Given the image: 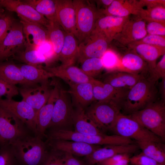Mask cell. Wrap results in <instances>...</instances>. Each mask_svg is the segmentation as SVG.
<instances>
[{"instance_id": "1", "label": "cell", "mask_w": 165, "mask_h": 165, "mask_svg": "<svg viewBox=\"0 0 165 165\" xmlns=\"http://www.w3.org/2000/svg\"><path fill=\"white\" fill-rule=\"evenodd\" d=\"M156 83L146 77H142L127 91L121 101V109L130 115L156 101Z\"/></svg>"}, {"instance_id": "2", "label": "cell", "mask_w": 165, "mask_h": 165, "mask_svg": "<svg viewBox=\"0 0 165 165\" xmlns=\"http://www.w3.org/2000/svg\"><path fill=\"white\" fill-rule=\"evenodd\" d=\"M143 127L160 138L165 139V101H155L130 115Z\"/></svg>"}, {"instance_id": "3", "label": "cell", "mask_w": 165, "mask_h": 165, "mask_svg": "<svg viewBox=\"0 0 165 165\" xmlns=\"http://www.w3.org/2000/svg\"><path fill=\"white\" fill-rule=\"evenodd\" d=\"M10 144L14 156L25 165L42 164L48 155L45 144L38 137L25 136Z\"/></svg>"}, {"instance_id": "4", "label": "cell", "mask_w": 165, "mask_h": 165, "mask_svg": "<svg viewBox=\"0 0 165 165\" xmlns=\"http://www.w3.org/2000/svg\"><path fill=\"white\" fill-rule=\"evenodd\" d=\"M72 1L76 13L75 37L79 44L94 30L96 21L102 15L93 1Z\"/></svg>"}, {"instance_id": "5", "label": "cell", "mask_w": 165, "mask_h": 165, "mask_svg": "<svg viewBox=\"0 0 165 165\" xmlns=\"http://www.w3.org/2000/svg\"><path fill=\"white\" fill-rule=\"evenodd\" d=\"M49 138L52 140L76 141L99 145H125L134 143L130 139L117 134L88 135L65 129H53L50 132Z\"/></svg>"}, {"instance_id": "6", "label": "cell", "mask_w": 165, "mask_h": 165, "mask_svg": "<svg viewBox=\"0 0 165 165\" xmlns=\"http://www.w3.org/2000/svg\"><path fill=\"white\" fill-rule=\"evenodd\" d=\"M120 104L113 101H94L85 109L87 116L101 131L111 130L121 113Z\"/></svg>"}, {"instance_id": "7", "label": "cell", "mask_w": 165, "mask_h": 165, "mask_svg": "<svg viewBox=\"0 0 165 165\" xmlns=\"http://www.w3.org/2000/svg\"><path fill=\"white\" fill-rule=\"evenodd\" d=\"M111 130L117 135L134 139L136 141L163 142L160 138L143 127L130 115L121 113L117 116Z\"/></svg>"}, {"instance_id": "8", "label": "cell", "mask_w": 165, "mask_h": 165, "mask_svg": "<svg viewBox=\"0 0 165 165\" xmlns=\"http://www.w3.org/2000/svg\"><path fill=\"white\" fill-rule=\"evenodd\" d=\"M74 109L68 91L60 87L54 106L52 120L48 127L67 129L73 124Z\"/></svg>"}, {"instance_id": "9", "label": "cell", "mask_w": 165, "mask_h": 165, "mask_svg": "<svg viewBox=\"0 0 165 165\" xmlns=\"http://www.w3.org/2000/svg\"><path fill=\"white\" fill-rule=\"evenodd\" d=\"M111 42L102 33L94 30L79 44L77 60L80 63L87 59L101 58Z\"/></svg>"}, {"instance_id": "10", "label": "cell", "mask_w": 165, "mask_h": 165, "mask_svg": "<svg viewBox=\"0 0 165 165\" xmlns=\"http://www.w3.org/2000/svg\"><path fill=\"white\" fill-rule=\"evenodd\" d=\"M49 80L30 85L22 86L18 88L22 100L28 104L37 114L39 109L46 103L52 88Z\"/></svg>"}, {"instance_id": "11", "label": "cell", "mask_w": 165, "mask_h": 165, "mask_svg": "<svg viewBox=\"0 0 165 165\" xmlns=\"http://www.w3.org/2000/svg\"><path fill=\"white\" fill-rule=\"evenodd\" d=\"M0 107L14 115L37 134L36 113L26 102L23 100L18 101L12 99L0 98Z\"/></svg>"}, {"instance_id": "12", "label": "cell", "mask_w": 165, "mask_h": 165, "mask_svg": "<svg viewBox=\"0 0 165 165\" xmlns=\"http://www.w3.org/2000/svg\"><path fill=\"white\" fill-rule=\"evenodd\" d=\"M22 25L16 20L0 45V60L13 56L26 45Z\"/></svg>"}, {"instance_id": "13", "label": "cell", "mask_w": 165, "mask_h": 165, "mask_svg": "<svg viewBox=\"0 0 165 165\" xmlns=\"http://www.w3.org/2000/svg\"><path fill=\"white\" fill-rule=\"evenodd\" d=\"M24 123L0 107V142L9 144L25 136Z\"/></svg>"}, {"instance_id": "14", "label": "cell", "mask_w": 165, "mask_h": 165, "mask_svg": "<svg viewBox=\"0 0 165 165\" xmlns=\"http://www.w3.org/2000/svg\"><path fill=\"white\" fill-rule=\"evenodd\" d=\"M126 23L114 40L123 45L127 46L138 41L147 35L146 22L138 15H133Z\"/></svg>"}, {"instance_id": "15", "label": "cell", "mask_w": 165, "mask_h": 165, "mask_svg": "<svg viewBox=\"0 0 165 165\" xmlns=\"http://www.w3.org/2000/svg\"><path fill=\"white\" fill-rule=\"evenodd\" d=\"M0 6L17 16L30 21L39 24L47 28L50 21L37 11L24 0H0Z\"/></svg>"}, {"instance_id": "16", "label": "cell", "mask_w": 165, "mask_h": 165, "mask_svg": "<svg viewBox=\"0 0 165 165\" xmlns=\"http://www.w3.org/2000/svg\"><path fill=\"white\" fill-rule=\"evenodd\" d=\"M57 22L66 32L75 37L76 13L72 0H54Z\"/></svg>"}, {"instance_id": "17", "label": "cell", "mask_w": 165, "mask_h": 165, "mask_svg": "<svg viewBox=\"0 0 165 165\" xmlns=\"http://www.w3.org/2000/svg\"><path fill=\"white\" fill-rule=\"evenodd\" d=\"M139 147L137 144L132 143L120 145H107L100 147L85 157L87 165H94L115 155L134 152Z\"/></svg>"}, {"instance_id": "18", "label": "cell", "mask_w": 165, "mask_h": 165, "mask_svg": "<svg viewBox=\"0 0 165 165\" xmlns=\"http://www.w3.org/2000/svg\"><path fill=\"white\" fill-rule=\"evenodd\" d=\"M23 27L27 46L34 48L40 46L48 42L47 28L37 23L30 21L18 16Z\"/></svg>"}, {"instance_id": "19", "label": "cell", "mask_w": 165, "mask_h": 165, "mask_svg": "<svg viewBox=\"0 0 165 165\" xmlns=\"http://www.w3.org/2000/svg\"><path fill=\"white\" fill-rule=\"evenodd\" d=\"M53 88L46 103L39 109L36 114L37 134H44L51 122L54 106L58 97L60 86L55 81L52 82Z\"/></svg>"}, {"instance_id": "20", "label": "cell", "mask_w": 165, "mask_h": 165, "mask_svg": "<svg viewBox=\"0 0 165 165\" xmlns=\"http://www.w3.org/2000/svg\"><path fill=\"white\" fill-rule=\"evenodd\" d=\"M130 17V16L121 17L101 16L96 21L94 30L102 33L111 42L120 32Z\"/></svg>"}, {"instance_id": "21", "label": "cell", "mask_w": 165, "mask_h": 165, "mask_svg": "<svg viewBox=\"0 0 165 165\" xmlns=\"http://www.w3.org/2000/svg\"><path fill=\"white\" fill-rule=\"evenodd\" d=\"M44 68L52 74L53 77H57L62 79L69 85L91 82L93 79L87 76L80 68L74 65H61L56 67Z\"/></svg>"}, {"instance_id": "22", "label": "cell", "mask_w": 165, "mask_h": 165, "mask_svg": "<svg viewBox=\"0 0 165 165\" xmlns=\"http://www.w3.org/2000/svg\"><path fill=\"white\" fill-rule=\"evenodd\" d=\"M69 86L68 91L70 96L74 108L85 109L95 101L91 82L71 84Z\"/></svg>"}, {"instance_id": "23", "label": "cell", "mask_w": 165, "mask_h": 165, "mask_svg": "<svg viewBox=\"0 0 165 165\" xmlns=\"http://www.w3.org/2000/svg\"><path fill=\"white\" fill-rule=\"evenodd\" d=\"M129 50H130L119 55L120 63L117 71L147 76L149 71L147 63L137 54Z\"/></svg>"}, {"instance_id": "24", "label": "cell", "mask_w": 165, "mask_h": 165, "mask_svg": "<svg viewBox=\"0 0 165 165\" xmlns=\"http://www.w3.org/2000/svg\"><path fill=\"white\" fill-rule=\"evenodd\" d=\"M94 100L97 101H113L121 103L128 90L114 88L109 84L93 78L91 81Z\"/></svg>"}, {"instance_id": "25", "label": "cell", "mask_w": 165, "mask_h": 165, "mask_svg": "<svg viewBox=\"0 0 165 165\" xmlns=\"http://www.w3.org/2000/svg\"><path fill=\"white\" fill-rule=\"evenodd\" d=\"M53 149L79 156H88L101 147L99 145H91L84 142L61 140H52Z\"/></svg>"}, {"instance_id": "26", "label": "cell", "mask_w": 165, "mask_h": 165, "mask_svg": "<svg viewBox=\"0 0 165 165\" xmlns=\"http://www.w3.org/2000/svg\"><path fill=\"white\" fill-rule=\"evenodd\" d=\"M141 9L138 5L137 0H113L106 9L98 10L102 16L124 17L131 15H137L138 11Z\"/></svg>"}, {"instance_id": "27", "label": "cell", "mask_w": 165, "mask_h": 165, "mask_svg": "<svg viewBox=\"0 0 165 165\" xmlns=\"http://www.w3.org/2000/svg\"><path fill=\"white\" fill-rule=\"evenodd\" d=\"M103 82L116 89L128 90L144 76L120 71L107 72Z\"/></svg>"}, {"instance_id": "28", "label": "cell", "mask_w": 165, "mask_h": 165, "mask_svg": "<svg viewBox=\"0 0 165 165\" xmlns=\"http://www.w3.org/2000/svg\"><path fill=\"white\" fill-rule=\"evenodd\" d=\"M127 46L129 49L140 56L147 63L149 71L155 66L157 59L165 54V48L145 44H130Z\"/></svg>"}, {"instance_id": "29", "label": "cell", "mask_w": 165, "mask_h": 165, "mask_svg": "<svg viewBox=\"0 0 165 165\" xmlns=\"http://www.w3.org/2000/svg\"><path fill=\"white\" fill-rule=\"evenodd\" d=\"M73 125L75 131L88 135H100L104 134L99 129L86 115L85 109L74 108Z\"/></svg>"}, {"instance_id": "30", "label": "cell", "mask_w": 165, "mask_h": 165, "mask_svg": "<svg viewBox=\"0 0 165 165\" xmlns=\"http://www.w3.org/2000/svg\"><path fill=\"white\" fill-rule=\"evenodd\" d=\"M78 46V41L74 35L65 32L64 44L58 58L61 65H74L77 60Z\"/></svg>"}, {"instance_id": "31", "label": "cell", "mask_w": 165, "mask_h": 165, "mask_svg": "<svg viewBox=\"0 0 165 165\" xmlns=\"http://www.w3.org/2000/svg\"><path fill=\"white\" fill-rule=\"evenodd\" d=\"M0 79L15 85L17 84L22 86L35 84L25 80L18 66L10 62L0 64Z\"/></svg>"}, {"instance_id": "32", "label": "cell", "mask_w": 165, "mask_h": 165, "mask_svg": "<svg viewBox=\"0 0 165 165\" xmlns=\"http://www.w3.org/2000/svg\"><path fill=\"white\" fill-rule=\"evenodd\" d=\"M136 142L144 154L158 164L165 165V145L163 142L142 141Z\"/></svg>"}, {"instance_id": "33", "label": "cell", "mask_w": 165, "mask_h": 165, "mask_svg": "<svg viewBox=\"0 0 165 165\" xmlns=\"http://www.w3.org/2000/svg\"><path fill=\"white\" fill-rule=\"evenodd\" d=\"M17 65L24 79L33 83H41L53 77L52 74L42 65L35 66L25 64Z\"/></svg>"}, {"instance_id": "34", "label": "cell", "mask_w": 165, "mask_h": 165, "mask_svg": "<svg viewBox=\"0 0 165 165\" xmlns=\"http://www.w3.org/2000/svg\"><path fill=\"white\" fill-rule=\"evenodd\" d=\"M24 50H21L13 56L14 58L25 64L39 66L44 63L48 64V61L46 56L37 49L26 46Z\"/></svg>"}, {"instance_id": "35", "label": "cell", "mask_w": 165, "mask_h": 165, "mask_svg": "<svg viewBox=\"0 0 165 165\" xmlns=\"http://www.w3.org/2000/svg\"><path fill=\"white\" fill-rule=\"evenodd\" d=\"M46 28L48 41L51 43L55 57L58 59L64 44L65 31L57 22L50 21Z\"/></svg>"}, {"instance_id": "36", "label": "cell", "mask_w": 165, "mask_h": 165, "mask_svg": "<svg viewBox=\"0 0 165 165\" xmlns=\"http://www.w3.org/2000/svg\"><path fill=\"white\" fill-rule=\"evenodd\" d=\"M24 1L49 21L57 22L54 0Z\"/></svg>"}, {"instance_id": "37", "label": "cell", "mask_w": 165, "mask_h": 165, "mask_svg": "<svg viewBox=\"0 0 165 165\" xmlns=\"http://www.w3.org/2000/svg\"><path fill=\"white\" fill-rule=\"evenodd\" d=\"M148 22H156L165 24V5H160L140 10L138 15Z\"/></svg>"}, {"instance_id": "38", "label": "cell", "mask_w": 165, "mask_h": 165, "mask_svg": "<svg viewBox=\"0 0 165 165\" xmlns=\"http://www.w3.org/2000/svg\"><path fill=\"white\" fill-rule=\"evenodd\" d=\"M80 68L87 76L95 79L104 69L100 58H92L85 60L81 63Z\"/></svg>"}, {"instance_id": "39", "label": "cell", "mask_w": 165, "mask_h": 165, "mask_svg": "<svg viewBox=\"0 0 165 165\" xmlns=\"http://www.w3.org/2000/svg\"><path fill=\"white\" fill-rule=\"evenodd\" d=\"M101 58L107 72L117 71L120 63V56L116 52L108 50Z\"/></svg>"}, {"instance_id": "40", "label": "cell", "mask_w": 165, "mask_h": 165, "mask_svg": "<svg viewBox=\"0 0 165 165\" xmlns=\"http://www.w3.org/2000/svg\"><path fill=\"white\" fill-rule=\"evenodd\" d=\"M146 77L150 81L156 83L159 79L165 77V54L155 66L149 71Z\"/></svg>"}, {"instance_id": "41", "label": "cell", "mask_w": 165, "mask_h": 165, "mask_svg": "<svg viewBox=\"0 0 165 165\" xmlns=\"http://www.w3.org/2000/svg\"><path fill=\"white\" fill-rule=\"evenodd\" d=\"M42 165H67L66 153L53 149L48 154Z\"/></svg>"}, {"instance_id": "42", "label": "cell", "mask_w": 165, "mask_h": 165, "mask_svg": "<svg viewBox=\"0 0 165 165\" xmlns=\"http://www.w3.org/2000/svg\"><path fill=\"white\" fill-rule=\"evenodd\" d=\"M15 20L10 14L2 13L0 16V45Z\"/></svg>"}, {"instance_id": "43", "label": "cell", "mask_w": 165, "mask_h": 165, "mask_svg": "<svg viewBox=\"0 0 165 165\" xmlns=\"http://www.w3.org/2000/svg\"><path fill=\"white\" fill-rule=\"evenodd\" d=\"M139 44H145L165 48V36L147 34L143 38L129 45Z\"/></svg>"}, {"instance_id": "44", "label": "cell", "mask_w": 165, "mask_h": 165, "mask_svg": "<svg viewBox=\"0 0 165 165\" xmlns=\"http://www.w3.org/2000/svg\"><path fill=\"white\" fill-rule=\"evenodd\" d=\"M18 88L16 85L9 83L0 79V98L3 96L11 99L19 94Z\"/></svg>"}, {"instance_id": "45", "label": "cell", "mask_w": 165, "mask_h": 165, "mask_svg": "<svg viewBox=\"0 0 165 165\" xmlns=\"http://www.w3.org/2000/svg\"><path fill=\"white\" fill-rule=\"evenodd\" d=\"M129 154H121L115 155L98 163L97 165H128Z\"/></svg>"}, {"instance_id": "46", "label": "cell", "mask_w": 165, "mask_h": 165, "mask_svg": "<svg viewBox=\"0 0 165 165\" xmlns=\"http://www.w3.org/2000/svg\"><path fill=\"white\" fill-rule=\"evenodd\" d=\"M146 30L148 35L165 36V24L156 22H148Z\"/></svg>"}, {"instance_id": "47", "label": "cell", "mask_w": 165, "mask_h": 165, "mask_svg": "<svg viewBox=\"0 0 165 165\" xmlns=\"http://www.w3.org/2000/svg\"><path fill=\"white\" fill-rule=\"evenodd\" d=\"M130 162L133 165H157L159 164L142 152L130 157Z\"/></svg>"}, {"instance_id": "48", "label": "cell", "mask_w": 165, "mask_h": 165, "mask_svg": "<svg viewBox=\"0 0 165 165\" xmlns=\"http://www.w3.org/2000/svg\"><path fill=\"white\" fill-rule=\"evenodd\" d=\"M14 155L7 150L0 151V165H14Z\"/></svg>"}, {"instance_id": "49", "label": "cell", "mask_w": 165, "mask_h": 165, "mask_svg": "<svg viewBox=\"0 0 165 165\" xmlns=\"http://www.w3.org/2000/svg\"><path fill=\"white\" fill-rule=\"evenodd\" d=\"M138 3L141 8L146 6L147 8H151L160 5H165V0H139Z\"/></svg>"}, {"instance_id": "50", "label": "cell", "mask_w": 165, "mask_h": 165, "mask_svg": "<svg viewBox=\"0 0 165 165\" xmlns=\"http://www.w3.org/2000/svg\"><path fill=\"white\" fill-rule=\"evenodd\" d=\"M113 0H99L94 1L98 10L104 9L109 6Z\"/></svg>"}, {"instance_id": "51", "label": "cell", "mask_w": 165, "mask_h": 165, "mask_svg": "<svg viewBox=\"0 0 165 165\" xmlns=\"http://www.w3.org/2000/svg\"><path fill=\"white\" fill-rule=\"evenodd\" d=\"M66 156L67 165H84L72 154L66 153Z\"/></svg>"}, {"instance_id": "52", "label": "cell", "mask_w": 165, "mask_h": 165, "mask_svg": "<svg viewBox=\"0 0 165 165\" xmlns=\"http://www.w3.org/2000/svg\"><path fill=\"white\" fill-rule=\"evenodd\" d=\"M162 80L160 84L159 93L162 100L165 101V77L161 79Z\"/></svg>"}, {"instance_id": "53", "label": "cell", "mask_w": 165, "mask_h": 165, "mask_svg": "<svg viewBox=\"0 0 165 165\" xmlns=\"http://www.w3.org/2000/svg\"><path fill=\"white\" fill-rule=\"evenodd\" d=\"M3 13V11L2 10L0 11V16L1 15V14Z\"/></svg>"}, {"instance_id": "54", "label": "cell", "mask_w": 165, "mask_h": 165, "mask_svg": "<svg viewBox=\"0 0 165 165\" xmlns=\"http://www.w3.org/2000/svg\"><path fill=\"white\" fill-rule=\"evenodd\" d=\"M162 165L159 164H158V165Z\"/></svg>"}, {"instance_id": "55", "label": "cell", "mask_w": 165, "mask_h": 165, "mask_svg": "<svg viewBox=\"0 0 165 165\" xmlns=\"http://www.w3.org/2000/svg\"><path fill=\"white\" fill-rule=\"evenodd\" d=\"M2 10L0 8V11H1V10Z\"/></svg>"}]
</instances>
